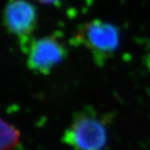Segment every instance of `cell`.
<instances>
[{"mask_svg":"<svg viewBox=\"0 0 150 150\" xmlns=\"http://www.w3.org/2000/svg\"><path fill=\"white\" fill-rule=\"evenodd\" d=\"M37 1L45 5H56L61 0H37Z\"/></svg>","mask_w":150,"mask_h":150,"instance_id":"cell-6","label":"cell"},{"mask_svg":"<svg viewBox=\"0 0 150 150\" xmlns=\"http://www.w3.org/2000/svg\"><path fill=\"white\" fill-rule=\"evenodd\" d=\"M20 130L0 117V150H13L20 144Z\"/></svg>","mask_w":150,"mask_h":150,"instance_id":"cell-5","label":"cell"},{"mask_svg":"<svg viewBox=\"0 0 150 150\" xmlns=\"http://www.w3.org/2000/svg\"><path fill=\"white\" fill-rule=\"evenodd\" d=\"M74 45L86 48L98 66L111 59L120 44V33L116 25L96 18L80 25L72 36Z\"/></svg>","mask_w":150,"mask_h":150,"instance_id":"cell-2","label":"cell"},{"mask_svg":"<svg viewBox=\"0 0 150 150\" xmlns=\"http://www.w3.org/2000/svg\"><path fill=\"white\" fill-rule=\"evenodd\" d=\"M62 140L74 150H104L108 142L107 117L91 106L76 111Z\"/></svg>","mask_w":150,"mask_h":150,"instance_id":"cell-1","label":"cell"},{"mask_svg":"<svg viewBox=\"0 0 150 150\" xmlns=\"http://www.w3.org/2000/svg\"><path fill=\"white\" fill-rule=\"evenodd\" d=\"M2 20L7 33L16 37L20 48L26 53L37 27L36 7L26 0H8L3 10Z\"/></svg>","mask_w":150,"mask_h":150,"instance_id":"cell-3","label":"cell"},{"mask_svg":"<svg viewBox=\"0 0 150 150\" xmlns=\"http://www.w3.org/2000/svg\"><path fill=\"white\" fill-rule=\"evenodd\" d=\"M68 48L55 35L34 39L26 52V65L38 74L48 75L68 56Z\"/></svg>","mask_w":150,"mask_h":150,"instance_id":"cell-4","label":"cell"}]
</instances>
